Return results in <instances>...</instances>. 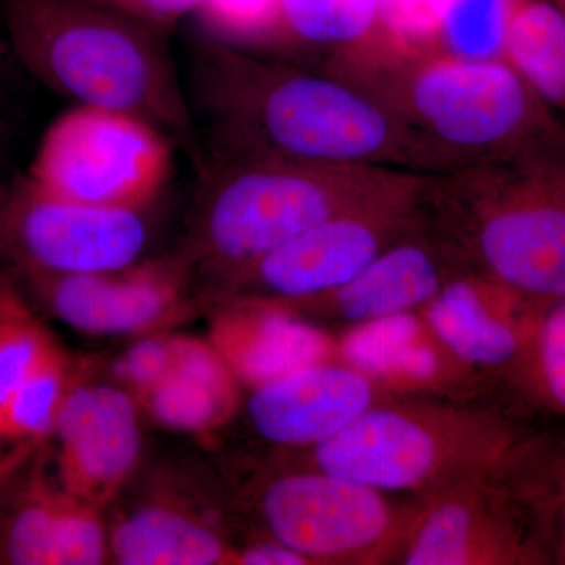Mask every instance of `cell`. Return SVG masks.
Instances as JSON below:
<instances>
[{
    "label": "cell",
    "instance_id": "obj_5",
    "mask_svg": "<svg viewBox=\"0 0 565 565\" xmlns=\"http://www.w3.org/2000/svg\"><path fill=\"white\" fill-rule=\"evenodd\" d=\"M192 267L225 281L319 223L408 188L427 173L371 166L206 156L199 169Z\"/></svg>",
    "mask_w": 565,
    "mask_h": 565
},
{
    "label": "cell",
    "instance_id": "obj_21",
    "mask_svg": "<svg viewBox=\"0 0 565 565\" xmlns=\"http://www.w3.org/2000/svg\"><path fill=\"white\" fill-rule=\"evenodd\" d=\"M385 40L381 0H281L280 44L274 55L310 50L332 62Z\"/></svg>",
    "mask_w": 565,
    "mask_h": 565
},
{
    "label": "cell",
    "instance_id": "obj_4",
    "mask_svg": "<svg viewBox=\"0 0 565 565\" xmlns=\"http://www.w3.org/2000/svg\"><path fill=\"white\" fill-rule=\"evenodd\" d=\"M427 217L463 264L539 307L565 297V137L429 174Z\"/></svg>",
    "mask_w": 565,
    "mask_h": 565
},
{
    "label": "cell",
    "instance_id": "obj_7",
    "mask_svg": "<svg viewBox=\"0 0 565 565\" xmlns=\"http://www.w3.org/2000/svg\"><path fill=\"white\" fill-rule=\"evenodd\" d=\"M173 145L134 115L74 104L41 137L28 174L73 202L145 212L169 182Z\"/></svg>",
    "mask_w": 565,
    "mask_h": 565
},
{
    "label": "cell",
    "instance_id": "obj_10",
    "mask_svg": "<svg viewBox=\"0 0 565 565\" xmlns=\"http://www.w3.org/2000/svg\"><path fill=\"white\" fill-rule=\"evenodd\" d=\"M429 174L319 223L225 280L244 297L302 302L341 288L426 218Z\"/></svg>",
    "mask_w": 565,
    "mask_h": 565
},
{
    "label": "cell",
    "instance_id": "obj_1",
    "mask_svg": "<svg viewBox=\"0 0 565 565\" xmlns=\"http://www.w3.org/2000/svg\"><path fill=\"white\" fill-rule=\"evenodd\" d=\"M191 90L206 156L437 173L385 103L330 71L211 40L195 54Z\"/></svg>",
    "mask_w": 565,
    "mask_h": 565
},
{
    "label": "cell",
    "instance_id": "obj_27",
    "mask_svg": "<svg viewBox=\"0 0 565 565\" xmlns=\"http://www.w3.org/2000/svg\"><path fill=\"white\" fill-rule=\"evenodd\" d=\"M195 14L212 41L277 54L281 0H202Z\"/></svg>",
    "mask_w": 565,
    "mask_h": 565
},
{
    "label": "cell",
    "instance_id": "obj_3",
    "mask_svg": "<svg viewBox=\"0 0 565 565\" xmlns=\"http://www.w3.org/2000/svg\"><path fill=\"white\" fill-rule=\"evenodd\" d=\"M6 22L41 84L79 106L151 122L203 166L199 125L162 33L88 0H7Z\"/></svg>",
    "mask_w": 565,
    "mask_h": 565
},
{
    "label": "cell",
    "instance_id": "obj_28",
    "mask_svg": "<svg viewBox=\"0 0 565 565\" xmlns=\"http://www.w3.org/2000/svg\"><path fill=\"white\" fill-rule=\"evenodd\" d=\"M509 0H451L440 33V50L456 57L503 58Z\"/></svg>",
    "mask_w": 565,
    "mask_h": 565
},
{
    "label": "cell",
    "instance_id": "obj_33",
    "mask_svg": "<svg viewBox=\"0 0 565 565\" xmlns=\"http://www.w3.org/2000/svg\"><path fill=\"white\" fill-rule=\"evenodd\" d=\"M234 564L239 565H308L310 561L294 552L289 546L267 539V541L256 542L237 550Z\"/></svg>",
    "mask_w": 565,
    "mask_h": 565
},
{
    "label": "cell",
    "instance_id": "obj_30",
    "mask_svg": "<svg viewBox=\"0 0 565 565\" xmlns=\"http://www.w3.org/2000/svg\"><path fill=\"white\" fill-rule=\"evenodd\" d=\"M451 0H381L390 43L397 50H440V33Z\"/></svg>",
    "mask_w": 565,
    "mask_h": 565
},
{
    "label": "cell",
    "instance_id": "obj_18",
    "mask_svg": "<svg viewBox=\"0 0 565 565\" xmlns=\"http://www.w3.org/2000/svg\"><path fill=\"white\" fill-rule=\"evenodd\" d=\"M334 348L341 363L367 375L379 386L404 388L440 385L446 370L441 356L451 355L415 311L352 326Z\"/></svg>",
    "mask_w": 565,
    "mask_h": 565
},
{
    "label": "cell",
    "instance_id": "obj_34",
    "mask_svg": "<svg viewBox=\"0 0 565 565\" xmlns=\"http://www.w3.org/2000/svg\"><path fill=\"white\" fill-rule=\"evenodd\" d=\"M550 2L555 3L557 9H561L565 13V0H550Z\"/></svg>",
    "mask_w": 565,
    "mask_h": 565
},
{
    "label": "cell",
    "instance_id": "obj_25",
    "mask_svg": "<svg viewBox=\"0 0 565 565\" xmlns=\"http://www.w3.org/2000/svg\"><path fill=\"white\" fill-rule=\"evenodd\" d=\"M237 397L239 394L222 392L202 379L172 371L145 399L163 426L185 434H207L232 416Z\"/></svg>",
    "mask_w": 565,
    "mask_h": 565
},
{
    "label": "cell",
    "instance_id": "obj_12",
    "mask_svg": "<svg viewBox=\"0 0 565 565\" xmlns=\"http://www.w3.org/2000/svg\"><path fill=\"white\" fill-rule=\"evenodd\" d=\"M188 256L132 264L114 273L13 275L24 292L77 332H148L184 305Z\"/></svg>",
    "mask_w": 565,
    "mask_h": 565
},
{
    "label": "cell",
    "instance_id": "obj_11",
    "mask_svg": "<svg viewBox=\"0 0 565 565\" xmlns=\"http://www.w3.org/2000/svg\"><path fill=\"white\" fill-rule=\"evenodd\" d=\"M503 470L470 476L416 497L397 563L550 564L505 484Z\"/></svg>",
    "mask_w": 565,
    "mask_h": 565
},
{
    "label": "cell",
    "instance_id": "obj_19",
    "mask_svg": "<svg viewBox=\"0 0 565 565\" xmlns=\"http://www.w3.org/2000/svg\"><path fill=\"white\" fill-rule=\"evenodd\" d=\"M110 556L122 565L234 564L236 550L193 516L148 505L122 519L109 535Z\"/></svg>",
    "mask_w": 565,
    "mask_h": 565
},
{
    "label": "cell",
    "instance_id": "obj_32",
    "mask_svg": "<svg viewBox=\"0 0 565 565\" xmlns=\"http://www.w3.org/2000/svg\"><path fill=\"white\" fill-rule=\"evenodd\" d=\"M88 2L117 11L166 35L180 24L182 18L188 17L189 13H195L202 0H88Z\"/></svg>",
    "mask_w": 565,
    "mask_h": 565
},
{
    "label": "cell",
    "instance_id": "obj_22",
    "mask_svg": "<svg viewBox=\"0 0 565 565\" xmlns=\"http://www.w3.org/2000/svg\"><path fill=\"white\" fill-rule=\"evenodd\" d=\"M503 58L565 117V13L550 0H509Z\"/></svg>",
    "mask_w": 565,
    "mask_h": 565
},
{
    "label": "cell",
    "instance_id": "obj_8",
    "mask_svg": "<svg viewBox=\"0 0 565 565\" xmlns=\"http://www.w3.org/2000/svg\"><path fill=\"white\" fill-rule=\"evenodd\" d=\"M388 494L311 468L275 479L259 509L270 539L310 564L397 563L416 500Z\"/></svg>",
    "mask_w": 565,
    "mask_h": 565
},
{
    "label": "cell",
    "instance_id": "obj_13",
    "mask_svg": "<svg viewBox=\"0 0 565 565\" xmlns=\"http://www.w3.org/2000/svg\"><path fill=\"white\" fill-rule=\"evenodd\" d=\"M54 438L58 486L103 509L129 481L140 460L136 403L118 386L84 384L71 373Z\"/></svg>",
    "mask_w": 565,
    "mask_h": 565
},
{
    "label": "cell",
    "instance_id": "obj_14",
    "mask_svg": "<svg viewBox=\"0 0 565 565\" xmlns=\"http://www.w3.org/2000/svg\"><path fill=\"white\" fill-rule=\"evenodd\" d=\"M544 307L481 274L456 275L423 308L427 329L465 364L515 377Z\"/></svg>",
    "mask_w": 565,
    "mask_h": 565
},
{
    "label": "cell",
    "instance_id": "obj_29",
    "mask_svg": "<svg viewBox=\"0 0 565 565\" xmlns=\"http://www.w3.org/2000/svg\"><path fill=\"white\" fill-rule=\"evenodd\" d=\"M62 489V487H61ZM110 556L102 508L62 489L58 514V565H98Z\"/></svg>",
    "mask_w": 565,
    "mask_h": 565
},
{
    "label": "cell",
    "instance_id": "obj_15",
    "mask_svg": "<svg viewBox=\"0 0 565 565\" xmlns=\"http://www.w3.org/2000/svg\"><path fill=\"white\" fill-rule=\"evenodd\" d=\"M462 264L426 215L418 228L385 248L341 288L302 302H278L359 326L426 307L459 275L456 270Z\"/></svg>",
    "mask_w": 565,
    "mask_h": 565
},
{
    "label": "cell",
    "instance_id": "obj_26",
    "mask_svg": "<svg viewBox=\"0 0 565 565\" xmlns=\"http://www.w3.org/2000/svg\"><path fill=\"white\" fill-rule=\"evenodd\" d=\"M512 384L534 404L565 418V297L542 310Z\"/></svg>",
    "mask_w": 565,
    "mask_h": 565
},
{
    "label": "cell",
    "instance_id": "obj_23",
    "mask_svg": "<svg viewBox=\"0 0 565 565\" xmlns=\"http://www.w3.org/2000/svg\"><path fill=\"white\" fill-rule=\"evenodd\" d=\"M70 379L68 359L55 341L22 385L0 426V486L43 452L54 438Z\"/></svg>",
    "mask_w": 565,
    "mask_h": 565
},
{
    "label": "cell",
    "instance_id": "obj_9",
    "mask_svg": "<svg viewBox=\"0 0 565 565\" xmlns=\"http://www.w3.org/2000/svg\"><path fill=\"white\" fill-rule=\"evenodd\" d=\"M147 241L141 211L73 202L28 173L0 185V263L7 273H114L136 264Z\"/></svg>",
    "mask_w": 565,
    "mask_h": 565
},
{
    "label": "cell",
    "instance_id": "obj_2",
    "mask_svg": "<svg viewBox=\"0 0 565 565\" xmlns=\"http://www.w3.org/2000/svg\"><path fill=\"white\" fill-rule=\"evenodd\" d=\"M326 70L385 103L429 152L437 173L523 158L565 137L561 118L504 58L384 46Z\"/></svg>",
    "mask_w": 565,
    "mask_h": 565
},
{
    "label": "cell",
    "instance_id": "obj_24",
    "mask_svg": "<svg viewBox=\"0 0 565 565\" xmlns=\"http://www.w3.org/2000/svg\"><path fill=\"white\" fill-rule=\"evenodd\" d=\"M55 343L31 299L7 270L0 273V426L22 385Z\"/></svg>",
    "mask_w": 565,
    "mask_h": 565
},
{
    "label": "cell",
    "instance_id": "obj_20",
    "mask_svg": "<svg viewBox=\"0 0 565 565\" xmlns=\"http://www.w3.org/2000/svg\"><path fill=\"white\" fill-rule=\"evenodd\" d=\"M503 476L550 564L565 565V434H526Z\"/></svg>",
    "mask_w": 565,
    "mask_h": 565
},
{
    "label": "cell",
    "instance_id": "obj_6",
    "mask_svg": "<svg viewBox=\"0 0 565 565\" xmlns=\"http://www.w3.org/2000/svg\"><path fill=\"white\" fill-rule=\"evenodd\" d=\"M526 433L503 412L433 399L381 401L311 448V468L385 493L433 492L503 470Z\"/></svg>",
    "mask_w": 565,
    "mask_h": 565
},
{
    "label": "cell",
    "instance_id": "obj_31",
    "mask_svg": "<svg viewBox=\"0 0 565 565\" xmlns=\"http://www.w3.org/2000/svg\"><path fill=\"white\" fill-rule=\"evenodd\" d=\"M174 355V337L145 338L122 355L117 374L129 388L145 397L172 374Z\"/></svg>",
    "mask_w": 565,
    "mask_h": 565
},
{
    "label": "cell",
    "instance_id": "obj_16",
    "mask_svg": "<svg viewBox=\"0 0 565 565\" xmlns=\"http://www.w3.org/2000/svg\"><path fill=\"white\" fill-rule=\"evenodd\" d=\"M379 390L345 363L322 362L253 388L248 418L270 444L313 448L381 403Z\"/></svg>",
    "mask_w": 565,
    "mask_h": 565
},
{
    "label": "cell",
    "instance_id": "obj_17",
    "mask_svg": "<svg viewBox=\"0 0 565 565\" xmlns=\"http://www.w3.org/2000/svg\"><path fill=\"white\" fill-rule=\"evenodd\" d=\"M210 343L241 384H269L313 364L329 362L334 344L299 311L266 297H241L211 322Z\"/></svg>",
    "mask_w": 565,
    "mask_h": 565
}]
</instances>
